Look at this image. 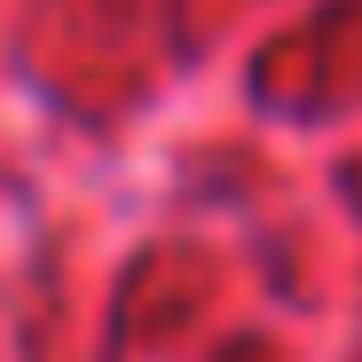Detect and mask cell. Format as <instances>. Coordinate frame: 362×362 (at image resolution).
I'll use <instances>...</instances> for the list:
<instances>
[]
</instances>
